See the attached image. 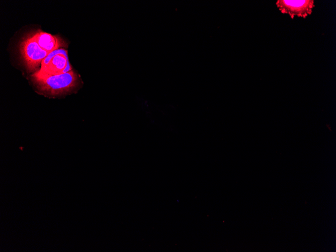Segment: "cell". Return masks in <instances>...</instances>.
I'll use <instances>...</instances> for the list:
<instances>
[{"mask_svg": "<svg viewBox=\"0 0 336 252\" xmlns=\"http://www.w3.org/2000/svg\"><path fill=\"white\" fill-rule=\"evenodd\" d=\"M57 54H63L66 57H68L67 52L66 50L63 49H58L50 52L42 61L41 64V67H43L46 66L51 60V59L55 55Z\"/></svg>", "mask_w": 336, "mask_h": 252, "instance_id": "obj_6", "label": "cell"}, {"mask_svg": "<svg viewBox=\"0 0 336 252\" xmlns=\"http://www.w3.org/2000/svg\"><path fill=\"white\" fill-rule=\"evenodd\" d=\"M276 5L282 13L289 14L292 18L295 16L306 18L311 14L314 7V1L312 0H278Z\"/></svg>", "mask_w": 336, "mask_h": 252, "instance_id": "obj_3", "label": "cell"}, {"mask_svg": "<svg viewBox=\"0 0 336 252\" xmlns=\"http://www.w3.org/2000/svg\"><path fill=\"white\" fill-rule=\"evenodd\" d=\"M39 89L52 94H58L72 89L78 83V77L72 70L56 75H32Z\"/></svg>", "mask_w": 336, "mask_h": 252, "instance_id": "obj_1", "label": "cell"}, {"mask_svg": "<svg viewBox=\"0 0 336 252\" xmlns=\"http://www.w3.org/2000/svg\"><path fill=\"white\" fill-rule=\"evenodd\" d=\"M20 50L25 65L30 71L36 70L50 53L39 46L32 35L23 39L20 44Z\"/></svg>", "mask_w": 336, "mask_h": 252, "instance_id": "obj_2", "label": "cell"}, {"mask_svg": "<svg viewBox=\"0 0 336 252\" xmlns=\"http://www.w3.org/2000/svg\"><path fill=\"white\" fill-rule=\"evenodd\" d=\"M68 57L63 54L54 56L44 67L35 72L38 75H56L63 73L67 65Z\"/></svg>", "mask_w": 336, "mask_h": 252, "instance_id": "obj_4", "label": "cell"}, {"mask_svg": "<svg viewBox=\"0 0 336 252\" xmlns=\"http://www.w3.org/2000/svg\"><path fill=\"white\" fill-rule=\"evenodd\" d=\"M32 35L39 46L49 53L64 45L60 38L46 32L38 31Z\"/></svg>", "mask_w": 336, "mask_h": 252, "instance_id": "obj_5", "label": "cell"}]
</instances>
